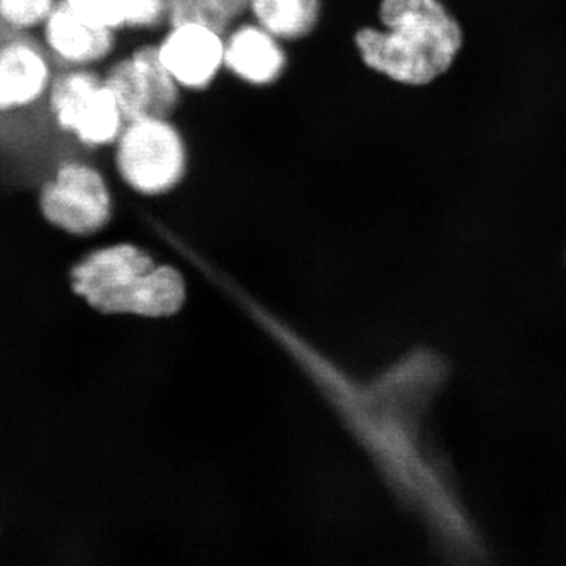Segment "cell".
<instances>
[{
  "instance_id": "cell-9",
  "label": "cell",
  "mask_w": 566,
  "mask_h": 566,
  "mask_svg": "<svg viewBox=\"0 0 566 566\" xmlns=\"http://www.w3.org/2000/svg\"><path fill=\"white\" fill-rule=\"evenodd\" d=\"M117 35L81 20L62 2L36 32L57 69H98L117 50Z\"/></svg>"
},
{
  "instance_id": "cell-8",
  "label": "cell",
  "mask_w": 566,
  "mask_h": 566,
  "mask_svg": "<svg viewBox=\"0 0 566 566\" xmlns=\"http://www.w3.org/2000/svg\"><path fill=\"white\" fill-rule=\"evenodd\" d=\"M156 48L181 91H205L226 70V33L199 22L169 24Z\"/></svg>"
},
{
  "instance_id": "cell-3",
  "label": "cell",
  "mask_w": 566,
  "mask_h": 566,
  "mask_svg": "<svg viewBox=\"0 0 566 566\" xmlns=\"http://www.w3.org/2000/svg\"><path fill=\"white\" fill-rule=\"evenodd\" d=\"M36 208L51 229L85 240L109 227L115 197L98 164L82 155H69L52 164L41 178Z\"/></svg>"
},
{
  "instance_id": "cell-2",
  "label": "cell",
  "mask_w": 566,
  "mask_h": 566,
  "mask_svg": "<svg viewBox=\"0 0 566 566\" xmlns=\"http://www.w3.org/2000/svg\"><path fill=\"white\" fill-rule=\"evenodd\" d=\"M70 285L92 311L102 315L164 318L186 301V283L170 264L156 263L134 243L96 245L70 268Z\"/></svg>"
},
{
  "instance_id": "cell-1",
  "label": "cell",
  "mask_w": 566,
  "mask_h": 566,
  "mask_svg": "<svg viewBox=\"0 0 566 566\" xmlns=\"http://www.w3.org/2000/svg\"><path fill=\"white\" fill-rule=\"evenodd\" d=\"M379 28L354 33L364 65L387 80L427 85L446 73L463 44L458 22L439 0H381Z\"/></svg>"
},
{
  "instance_id": "cell-12",
  "label": "cell",
  "mask_w": 566,
  "mask_h": 566,
  "mask_svg": "<svg viewBox=\"0 0 566 566\" xmlns=\"http://www.w3.org/2000/svg\"><path fill=\"white\" fill-rule=\"evenodd\" d=\"M251 0H167V24L199 22L227 33L249 13Z\"/></svg>"
},
{
  "instance_id": "cell-6",
  "label": "cell",
  "mask_w": 566,
  "mask_h": 566,
  "mask_svg": "<svg viewBox=\"0 0 566 566\" xmlns=\"http://www.w3.org/2000/svg\"><path fill=\"white\" fill-rule=\"evenodd\" d=\"M104 81L117 96L126 120L172 117L181 88L159 59L156 43L142 44L111 63Z\"/></svg>"
},
{
  "instance_id": "cell-5",
  "label": "cell",
  "mask_w": 566,
  "mask_h": 566,
  "mask_svg": "<svg viewBox=\"0 0 566 566\" xmlns=\"http://www.w3.org/2000/svg\"><path fill=\"white\" fill-rule=\"evenodd\" d=\"M111 151L118 180L137 196L174 191L188 172V147L170 117L132 118Z\"/></svg>"
},
{
  "instance_id": "cell-13",
  "label": "cell",
  "mask_w": 566,
  "mask_h": 566,
  "mask_svg": "<svg viewBox=\"0 0 566 566\" xmlns=\"http://www.w3.org/2000/svg\"><path fill=\"white\" fill-rule=\"evenodd\" d=\"M61 0H0V33L36 35Z\"/></svg>"
},
{
  "instance_id": "cell-7",
  "label": "cell",
  "mask_w": 566,
  "mask_h": 566,
  "mask_svg": "<svg viewBox=\"0 0 566 566\" xmlns=\"http://www.w3.org/2000/svg\"><path fill=\"white\" fill-rule=\"evenodd\" d=\"M57 71L39 36L0 33V118L44 111Z\"/></svg>"
},
{
  "instance_id": "cell-4",
  "label": "cell",
  "mask_w": 566,
  "mask_h": 566,
  "mask_svg": "<svg viewBox=\"0 0 566 566\" xmlns=\"http://www.w3.org/2000/svg\"><path fill=\"white\" fill-rule=\"evenodd\" d=\"M44 114L55 132L84 151L111 150L128 122L96 69H59Z\"/></svg>"
},
{
  "instance_id": "cell-14",
  "label": "cell",
  "mask_w": 566,
  "mask_h": 566,
  "mask_svg": "<svg viewBox=\"0 0 566 566\" xmlns=\"http://www.w3.org/2000/svg\"><path fill=\"white\" fill-rule=\"evenodd\" d=\"M74 14L95 25L109 31H125L126 13L129 0H61Z\"/></svg>"
},
{
  "instance_id": "cell-11",
  "label": "cell",
  "mask_w": 566,
  "mask_h": 566,
  "mask_svg": "<svg viewBox=\"0 0 566 566\" xmlns=\"http://www.w3.org/2000/svg\"><path fill=\"white\" fill-rule=\"evenodd\" d=\"M249 13L279 40H303L318 25L322 0H251Z\"/></svg>"
},
{
  "instance_id": "cell-10",
  "label": "cell",
  "mask_w": 566,
  "mask_h": 566,
  "mask_svg": "<svg viewBox=\"0 0 566 566\" xmlns=\"http://www.w3.org/2000/svg\"><path fill=\"white\" fill-rule=\"evenodd\" d=\"M283 41L255 21L238 22L226 33V70L252 87H270L286 69Z\"/></svg>"
},
{
  "instance_id": "cell-15",
  "label": "cell",
  "mask_w": 566,
  "mask_h": 566,
  "mask_svg": "<svg viewBox=\"0 0 566 566\" xmlns=\"http://www.w3.org/2000/svg\"><path fill=\"white\" fill-rule=\"evenodd\" d=\"M167 22V0H129L125 31H150Z\"/></svg>"
}]
</instances>
